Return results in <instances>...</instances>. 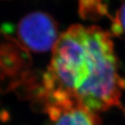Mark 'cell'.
Listing matches in <instances>:
<instances>
[{"instance_id": "1", "label": "cell", "mask_w": 125, "mask_h": 125, "mask_svg": "<svg viewBox=\"0 0 125 125\" xmlns=\"http://www.w3.org/2000/svg\"><path fill=\"white\" fill-rule=\"evenodd\" d=\"M124 85L109 32L76 24L52 50L42 95L46 103L73 102L97 114L119 105Z\"/></svg>"}, {"instance_id": "2", "label": "cell", "mask_w": 125, "mask_h": 125, "mask_svg": "<svg viewBox=\"0 0 125 125\" xmlns=\"http://www.w3.org/2000/svg\"><path fill=\"white\" fill-rule=\"evenodd\" d=\"M17 34L26 48L34 52H46L53 48L59 35L56 21L41 11L28 14L20 21Z\"/></svg>"}, {"instance_id": "3", "label": "cell", "mask_w": 125, "mask_h": 125, "mask_svg": "<svg viewBox=\"0 0 125 125\" xmlns=\"http://www.w3.org/2000/svg\"><path fill=\"white\" fill-rule=\"evenodd\" d=\"M49 125H100L97 114L73 102H47Z\"/></svg>"}, {"instance_id": "4", "label": "cell", "mask_w": 125, "mask_h": 125, "mask_svg": "<svg viewBox=\"0 0 125 125\" xmlns=\"http://www.w3.org/2000/svg\"><path fill=\"white\" fill-rule=\"evenodd\" d=\"M111 30L115 35L125 38V1L117 11L115 17L113 19Z\"/></svg>"}]
</instances>
